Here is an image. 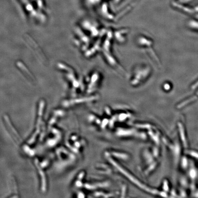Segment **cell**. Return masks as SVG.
I'll list each match as a JSON object with an SVG mask.
<instances>
[{"mask_svg":"<svg viewBox=\"0 0 198 198\" xmlns=\"http://www.w3.org/2000/svg\"><path fill=\"white\" fill-rule=\"evenodd\" d=\"M20 2H21L22 4L24 5V8L26 9L27 12L30 13L32 16L36 15V12L34 7L33 6L32 3H31L29 0H19Z\"/></svg>","mask_w":198,"mask_h":198,"instance_id":"6da1fadb","label":"cell"},{"mask_svg":"<svg viewBox=\"0 0 198 198\" xmlns=\"http://www.w3.org/2000/svg\"><path fill=\"white\" fill-rule=\"evenodd\" d=\"M35 166H36L38 168V170L39 171V174L41 175V183H42V190L44 191V190L45 191L46 189V179H45V175L44 173L43 172V170L42 169V168L41 167L40 168V166H39V162L38 160L35 159Z\"/></svg>","mask_w":198,"mask_h":198,"instance_id":"7a4b0ae2","label":"cell"},{"mask_svg":"<svg viewBox=\"0 0 198 198\" xmlns=\"http://www.w3.org/2000/svg\"><path fill=\"white\" fill-rule=\"evenodd\" d=\"M190 26L192 28H196L198 29V23L196 22H191L190 23Z\"/></svg>","mask_w":198,"mask_h":198,"instance_id":"3957f363","label":"cell"}]
</instances>
